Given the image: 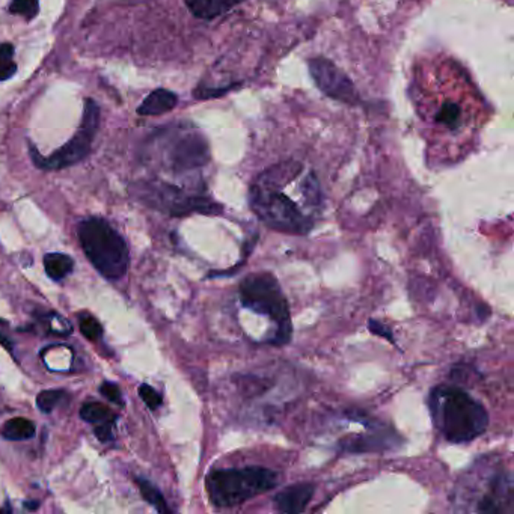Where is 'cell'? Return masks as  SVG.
Listing matches in <instances>:
<instances>
[{"label":"cell","instance_id":"22","mask_svg":"<svg viewBox=\"0 0 514 514\" xmlns=\"http://www.w3.org/2000/svg\"><path fill=\"white\" fill-rule=\"evenodd\" d=\"M100 392L104 395V397L107 400H111L112 403H118V404L123 403V400H121V391H120V388L116 387L115 383H111V382L103 383L102 387H100Z\"/></svg>","mask_w":514,"mask_h":514},{"label":"cell","instance_id":"6","mask_svg":"<svg viewBox=\"0 0 514 514\" xmlns=\"http://www.w3.org/2000/svg\"><path fill=\"white\" fill-rule=\"evenodd\" d=\"M244 310L269 320L273 324V344H286L291 338V317L289 302L278 279L272 273H252L246 276L239 289Z\"/></svg>","mask_w":514,"mask_h":514},{"label":"cell","instance_id":"11","mask_svg":"<svg viewBox=\"0 0 514 514\" xmlns=\"http://www.w3.org/2000/svg\"><path fill=\"white\" fill-rule=\"evenodd\" d=\"M189 11L202 20H213L222 14H226L243 0H184Z\"/></svg>","mask_w":514,"mask_h":514},{"label":"cell","instance_id":"15","mask_svg":"<svg viewBox=\"0 0 514 514\" xmlns=\"http://www.w3.org/2000/svg\"><path fill=\"white\" fill-rule=\"evenodd\" d=\"M136 482L141 489L144 499L150 503V506H153L159 513H171V508L167 507L166 499L163 498L160 490L157 489L153 482H150L145 478H137Z\"/></svg>","mask_w":514,"mask_h":514},{"label":"cell","instance_id":"18","mask_svg":"<svg viewBox=\"0 0 514 514\" xmlns=\"http://www.w3.org/2000/svg\"><path fill=\"white\" fill-rule=\"evenodd\" d=\"M62 397H64V391H61V389L43 391L36 397V406L41 412L50 413L56 408V404L61 401Z\"/></svg>","mask_w":514,"mask_h":514},{"label":"cell","instance_id":"21","mask_svg":"<svg viewBox=\"0 0 514 514\" xmlns=\"http://www.w3.org/2000/svg\"><path fill=\"white\" fill-rule=\"evenodd\" d=\"M139 397L151 410L157 409L162 404V395L157 392L153 387H150V384H141Z\"/></svg>","mask_w":514,"mask_h":514},{"label":"cell","instance_id":"1","mask_svg":"<svg viewBox=\"0 0 514 514\" xmlns=\"http://www.w3.org/2000/svg\"><path fill=\"white\" fill-rule=\"evenodd\" d=\"M413 103L431 144L459 150L473 141L487 109L471 77L452 59L417 65Z\"/></svg>","mask_w":514,"mask_h":514},{"label":"cell","instance_id":"5","mask_svg":"<svg viewBox=\"0 0 514 514\" xmlns=\"http://www.w3.org/2000/svg\"><path fill=\"white\" fill-rule=\"evenodd\" d=\"M278 481V473L267 468H228L210 472L205 489L214 507L230 508L275 489Z\"/></svg>","mask_w":514,"mask_h":514},{"label":"cell","instance_id":"9","mask_svg":"<svg viewBox=\"0 0 514 514\" xmlns=\"http://www.w3.org/2000/svg\"><path fill=\"white\" fill-rule=\"evenodd\" d=\"M310 70L315 83L319 85L324 94H328L329 97L335 98V100H341L345 103L356 102V91L353 83L332 62L321 57L312 59L310 62Z\"/></svg>","mask_w":514,"mask_h":514},{"label":"cell","instance_id":"4","mask_svg":"<svg viewBox=\"0 0 514 514\" xmlns=\"http://www.w3.org/2000/svg\"><path fill=\"white\" fill-rule=\"evenodd\" d=\"M429 410L440 436L452 443L477 439L489 426L482 404L457 387L440 384L429 395Z\"/></svg>","mask_w":514,"mask_h":514},{"label":"cell","instance_id":"14","mask_svg":"<svg viewBox=\"0 0 514 514\" xmlns=\"http://www.w3.org/2000/svg\"><path fill=\"white\" fill-rule=\"evenodd\" d=\"M73 267L74 261L71 260V256H68L65 253L53 252L44 256L46 273L48 275V278H52L53 281L64 279L68 273H71Z\"/></svg>","mask_w":514,"mask_h":514},{"label":"cell","instance_id":"12","mask_svg":"<svg viewBox=\"0 0 514 514\" xmlns=\"http://www.w3.org/2000/svg\"><path fill=\"white\" fill-rule=\"evenodd\" d=\"M176 104V95L171 91H166V89H155L154 92H151L148 95L144 103L137 109V113L139 115H146V116H153V115H162L172 111Z\"/></svg>","mask_w":514,"mask_h":514},{"label":"cell","instance_id":"19","mask_svg":"<svg viewBox=\"0 0 514 514\" xmlns=\"http://www.w3.org/2000/svg\"><path fill=\"white\" fill-rule=\"evenodd\" d=\"M9 11L17 15H22L26 20H32L39 11L38 0H13L9 5Z\"/></svg>","mask_w":514,"mask_h":514},{"label":"cell","instance_id":"24","mask_svg":"<svg viewBox=\"0 0 514 514\" xmlns=\"http://www.w3.org/2000/svg\"><path fill=\"white\" fill-rule=\"evenodd\" d=\"M368 328L374 332V333H377V335H383V337H387L388 340H391L392 341V337H391V335H388L387 333V331H384V328H383V326H380V324H377V323H375L374 320H371L370 323H368Z\"/></svg>","mask_w":514,"mask_h":514},{"label":"cell","instance_id":"20","mask_svg":"<svg viewBox=\"0 0 514 514\" xmlns=\"http://www.w3.org/2000/svg\"><path fill=\"white\" fill-rule=\"evenodd\" d=\"M81 332L85 338L95 341L102 337L103 328L94 317H91V315H86V317H82L81 320Z\"/></svg>","mask_w":514,"mask_h":514},{"label":"cell","instance_id":"3","mask_svg":"<svg viewBox=\"0 0 514 514\" xmlns=\"http://www.w3.org/2000/svg\"><path fill=\"white\" fill-rule=\"evenodd\" d=\"M513 475L498 457H482L460 477L452 493L456 511L511 514L514 511Z\"/></svg>","mask_w":514,"mask_h":514},{"label":"cell","instance_id":"13","mask_svg":"<svg viewBox=\"0 0 514 514\" xmlns=\"http://www.w3.org/2000/svg\"><path fill=\"white\" fill-rule=\"evenodd\" d=\"M0 433H2V436L8 440H26L35 436L36 427L32 421H29L23 417H18L6 421Z\"/></svg>","mask_w":514,"mask_h":514},{"label":"cell","instance_id":"16","mask_svg":"<svg viewBox=\"0 0 514 514\" xmlns=\"http://www.w3.org/2000/svg\"><path fill=\"white\" fill-rule=\"evenodd\" d=\"M81 417L86 422H103L112 417V412L102 403H86L81 409Z\"/></svg>","mask_w":514,"mask_h":514},{"label":"cell","instance_id":"23","mask_svg":"<svg viewBox=\"0 0 514 514\" xmlns=\"http://www.w3.org/2000/svg\"><path fill=\"white\" fill-rule=\"evenodd\" d=\"M95 436L100 439L102 442H109L112 439V426L111 422L107 421H103L102 424H98V426L95 427Z\"/></svg>","mask_w":514,"mask_h":514},{"label":"cell","instance_id":"25","mask_svg":"<svg viewBox=\"0 0 514 514\" xmlns=\"http://www.w3.org/2000/svg\"><path fill=\"white\" fill-rule=\"evenodd\" d=\"M25 507L27 508V510H36L38 507H39V502L38 501H27V502H25Z\"/></svg>","mask_w":514,"mask_h":514},{"label":"cell","instance_id":"7","mask_svg":"<svg viewBox=\"0 0 514 514\" xmlns=\"http://www.w3.org/2000/svg\"><path fill=\"white\" fill-rule=\"evenodd\" d=\"M85 255L107 279H120L128 269V248L123 235L106 221L92 217L78 225Z\"/></svg>","mask_w":514,"mask_h":514},{"label":"cell","instance_id":"10","mask_svg":"<svg viewBox=\"0 0 514 514\" xmlns=\"http://www.w3.org/2000/svg\"><path fill=\"white\" fill-rule=\"evenodd\" d=\"M315 487L310 482L293 484V486L276 493L273 502L282 513H300L306 508L314 496Z\"/></svg>","mask_w":514,"mask_h":514},{"label":"cell","instance_id":"8","mask_svg":"<svg viewBox=\"0 0 514 514\" xmlns=\"http://www.w3.org/2000/svg\"><path fill=\"white\" fill-rule=\"evenodd\" d=\"M98 121H100V111H98V106L92 100H86L82 124L78 127L77 134L70 142H67L62 148H59L56 153H53L50 157H47V159H44V157H41V154L36 153L35 148L31 145V153L36 166L41 167V169L57 171L83 160L89 154V151H91L94 136L98 130Z\"/></svg>","mask_w":514,"mask_h":514},{"label":"cell","instance_id":"2","mask_svg":"<svg viewBox=\"0 0 514 514\" xmlns=\"http://www.w3.org/2000/svg\"><path fill=\"white\" fill-rule=\"evenodd\" d=\"M249 205L269 228L305 235L321 216V186L308 166L298 160H285L255 178L249 189Z\"/></svg>","mask_w":514,"mask_h":514},{"label":"cell","instance_id":"26","mask_svg":"<svg viewBox=\"0 0 514 514\" xmlns=\"http://www.w3.org/2000/svg\"><path fill=\"white\" fill-rule=\"evenodd\" d=\"M0 344H2L4 345V347L5 349H8V350H11V342H9L5 337H4V335H0Z\"/></svg>","mask_w":514,"mask_h":514},{"label":"cell","instance_id":"17","mask_svg":"<svg viewBox=\"0 0 514 514\" xmlns=\"http://www.w3.org/2000/svg\"><path fill=\"white\" fill-rule=\"evenodd\" d=\"M14 48L11 44H0V81H8L17 71V65L13 62Z\"/></svg>","mask_w":514,"mask_h":514}]
</instances>
